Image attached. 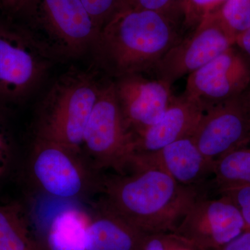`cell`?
<instances>
[{
    "mask_svg": "<svg viewBox=\"0 0 250 250\" xmlns=\"http://www.w3.org/2000/svg\"><path fill=\"white\" fill-rule=\"evenodd\" d=\"M100 191L102 205L146 235L172 232L201 197L200 188L182 185L152 167L104 177Z\"/></svg>",
    "mask_w": 250,
    "mask_h": 250,
    "instance_id": "1",
    "label": "cell"
},
{
    "mask_svg": "<svg viewBox=\"0 0 250 250\" xmlns=\"http://www.w3.org/2000/svg\"><path fill=\"white\" fill-rule=\"evenodd\" d=\"M179 18L123 6L99 33L95 45L104 68L116 79L152 72L184 37Z\"/></svg>",
    "mask_w": 250,
    "mask_h": 250,
    "instance_id": "2",
    "label": "cell"
},
{
    "mask_svg": "<svg viewBox=\"0 0 250 250\" xmlns=\"http://www.w3.org/2000/svg\"><path fill=\"white\" fill-rule=\"evenodd\" d=\"M102 85L84 72L70 71L59 78L41 106L36 138L82 152L85 126Z\"/></svg>",
    "mask_w": 250,
    "mask_h": 250,
    "instance_id": "3",
    "label": "cell"
},
{
    "mask_svg": "<svg viewBox=\"0 0 250 250\" xmlns=\"http://www.w3.org/2000/svg\"><path fill=\"white\" fill-rule=\"evenodd\" d=\"M82 151L97 172L111 169L123 174L129 170L134 156V136L125 125L113 82L102 85L85 126Z\"/></svg>",
    "mask_w": 250,
    "mask_h": 250,
    "instance_id": "4",
    "label": "cell"
},
{
    "mask_svg": "<svg viewBox=\"0 0 250 250\" xmlns=\"http://www.w3.org/2000/svg\"><path fill=\"white\" fill-rule=\"evenodd\" d=\"M27 15L36 30L29 34L50 57L80 55L100 33L81 0H34Z\"/></svg>",
    "mask_w": 250,
    "mask_h": 250,
    "instance_id": "5",
    "label": "cell"
},
{
    "mask_svg": "<svg viewBox=\"0 0 250 250\" xmlns=\"http://www.w3.org/2000/svg\"><path fill=\"white\" fill-rule=\"evenodd\" d=\"M30 169L42 191L63 200L100 190L103 181L82 152L39 138L33 146Z\"/></svg>",
    "mask_w": 250,
    "mask_h": 250,
    "instance_id": "6",
    "label": "cell"
},
{
    "mask_svg": "<svg viewBox=\"0 0 250 250\" xmlns=\"http://www.w3.org/2000/svg\"><path fill=\"white\" fill-rule=\"evenodd\" d=\"M236 38L212 13L184 36L156 63V78L172 85L235 45Z\"/></svg>",
    "mask_w": 250,
    "mask_h": 250,
    "instance_id": "7",
    "label": "cell"
},
{
    "mask_svg": "<svg viewBox=\"0 0 250 250\" xmlns=\"http://www.w3.org/2000/svg\"><path fill=\"white\" fill-rule=\"evenodd\" d=\"M246 230L241 213L232 202L223 196L200 197L171 233L194 250H217Z\"/></svg>",
    "mask_w": 250,
    "mask_h": 250,
    "instance_id": "8",
    "label": "cell"
},
{
    "mask_svg": "<svg viewBox=\"0 0 250 250\" xmlns=\"http://www.w3.org/2000/svg\"><path fill=\"white\" fill-rule=\"evenodd\" d=\"M50 57L27 31L0 27V100L27 96L44 76Z\"/></svg>",
    "mask_w": 250,
    "mask_h": 250,
    "instance_id": "9",
    "label": "cell"
},
{
    "mask_svg": "<svg viewBox=\"0 0 250 250\" xmlns=\"http://www.w3.org/2000/svg\"><path fill=\"white\" fill-rule=\"evenodd\" d=\"M250 86V60L236 45L188 76L184 95L204 112L238 98Z\"/></svg>",
    "mask_w": 250,
    "mask_h": 250,
    "instance_id": "10",
    "label": "cell"
},
{
    "mask_svg": "<svg viewBox=\"0 0 250 250\" xmlns=\"http://www.w3.org/2000/svg\"><path fill=\"white\" fill-rule=\"evenodd\" d=\"M192 138L213 163L250 143V113L241 95L206 111Z\"/></svg>",
    "mask_w": 250,
    "mask_h": 250,
    "instance_id": "11",
    "label": "cell"
},
{
    "mask_svg": "<svg viewBox=\"0 0 250 250\" xmlns=\"http://www.w3.org/2000/svg\"><path fill=\"white\" fill-rule=\"evenodd\" d=\"M113 83L125 125L133 134L159 121L174 96L172 85L143 74L120 77Z\"/></svg>",
    "mask_w": 250,
    "mask_h": 250,
    "instance_id": "12",
    "label": "cell"
},
{
    "mask_svg": "<svg viewBox=\"0 0 250 250\" xmlns=\"http://www.w3.org/2000/svg\"><path fill=\"white\" fill-rule=\"evenodd\" d=\"M213 164L202 154L192 136H188L170 143L157 152L135 157L130 169L155 167L182 185L199 188L213 176Z\"/></svg>",
    "mask_w": 250,
    "mask_h": 250,
    "instance_id": "13",
    "label": "cell"
},
{
    "mask_svg": "<svg viewBox=\"0 0 250 250\" xmlns=\"http://www.w3.org/2000/svg\"><path fill=\"white\" fill-rule=\"evenodd\" d=\"M204 113L198 104L184 94L174 96L159 121L134 134L133 159L157 152L170 143L192 136Z\"/></svg>",
    "mask_w": 250,
    "mask_h": 250,
    "instance_id": "14",
    "label": "cell"
},
{
    "mask_svg": "<svg viewBox=\"0 0 250 250\" xmlns=\"http://www.w3.org/2000/svg\"><path fill=\"white\" fill-rule=\"evenodd\" d=\"M146 236L100 204L88 225L86 250H141Z\"/></svg>",
    "mask_w": 250,
    "mask_h": 250,
    "instance_id": "15",
    "label": "cell"
},
{
    "mask_svg": "<svg viewBox=\"0 0 250 250\" xmlns=\"http://www.w3.org/2000/svg\"><path fill=\"white\" fill-rule=\"evenodd\" d=\"M91 220L84 210L68 207L54 215L46 233V250H86Z\"/></svg>",
    "mask_w": 250,
    "mask_h": 250,
    "instance_id": "16",
    "label": "cell"
},
{
    "mask_svg": "<svg viewBox=\"0 0 250 250\" xmlns=\"http://www.w3.org/2000/svg\"><path fill=\"white\" fill-rule=\"evenodd\" d=\"M0 250H45L33 238L19 206H0Z\"/></svg>",
    "mask_w": 250,
    "mask_h": 250,
    "instance_id": "17",
    "label": "cell"
},
{
    "mask_svg": "<svg viewBox=\"0 0 250 250\" xmlns=\"http://www.w3.org/2000/svg\"><path fill=\"white\" fill-rule=\"evenodd\" d=\"M217 190L250 185V143L224 154L213 164Z\"/></svg>",
    "mask_w": 250,
    "mask_h": 250,
    "instance_id": "18",
    "label": "cell"
},
{
    "mask_svg": "<svg viewBox=\"0 0 250 250\" xmlns=\"http://www.w3.org/2000/svg\"><path fill=\"white\" fill-rule=\"evenodd\" d=\"M213 13L235 38L250 27V0H225Z\"/></svg>",
    "mask_w": 250,
    "mask_h": 250,
    "instance_id": "19",
    "label": "cell"
},
{
    "mask_svg": "<svg viewBox=\"0 0 250 250\" xmlns=\"http://www.w3.org/2000/svg\"><path fill=\"white\" fill-rule=\"evenodd\" d=\"M225 0H181L180 16L184 30L188 32L208 15L214 12Z\"/></svg>",
    "mask_w": 250,
    "mask_h": 250,
    "instance_id": "20",
    "label": "cell"
},
{
    "mask_svg": "<svg viewBox=\"0 0 250 250\" xmlns=\"http://www.w3.org/2000/svg\"><path fill=\"white\" fill-rule=\"evenodd\" d=\"M99 31L123 7V0H81Z\"/></svg>",
    "mask_w": 250,
    "mask_h": 250,
    "instance_id": "21",
    "label": "cell"
},
{
    "mask_svg": "<svg viewBox=\"0 0 250 250\" xmlns=\"http://www.w3.org/2000/svg\"><path fill=\"white\" fill-rule=\"evenodd\" d=\"M223 196L232 202L239 210L246 229L250 230V185L240 186L218 190Z\"/></svg>",
    "mask_w": 250,
    "mask_h": 250,
    "instance_id": "22",
    "label": "cell"
},
{
    "mask_svg": "<svg viewBox=\"0 0 250 250\" xmlns=\"http://www.w3.org/2000/svg\"><path fill=\"white\" fill-rule=\"evenodd\" d=\"M181 0H123V6L134 9L147 10L163 13L179 18Z\"/></svg>",
    "mask_w": 250,
    "mask_h": 250,
    "instance_id": "23",
    "label": "cell"
},
{
    "mask_svg": "<svg viewBox=\"0 0 250 250\" xmlns=\"http://www.w3.org/2000/svg\"><path fill=\"white\" fill-rule=\"evenodd\" d=\"M34 0H0V3L8 11L14 14L29 12Z\"/></svg>",
    "mask_w": 250,
    "mask_h": 250,
    "instance_id": "24",
    "label": "cell"
},
{
    "mask_svg": "<svg viewBox=\"0 0 250 250\" xmlns=\"http://www.w3.org/2000/svg\"><path fill=\"white\" fill-rule=\"evenodd\" d=\"M217 250H250V230L246 229L232 241Z\"/></svg>",
    "mask_w": 250,
    "mask_h": 250,
    "instance_id": "25",
    "label": "cell"
},
{
    "mask_svg": "<svg viewBox=\"0 0 250 250\" xmlns=\"http://www.w3.org/2000/svg\"><path fill=\"white\" fill-rule=\"evenodd\" d=\"M235 45L241 49L250 60V27L240 35L236 36Z\"/></svg>",
    "mask_w": 250,
    "mask_h": 250,
    "instance_id": "26",
    "label": "cell"
},
{
    "mask_svg": "<svg viewBox=\"0 0 250 250\" xmlns=\"http://www.w3.org/2000/svg\"><path fill=\"white\" fill-rule=\"evenodd\" d=\"M9 152V146L4 134L0 129V173L4 170L5 159Z\"/></svg>",
    "mask_w": 250,
    "mask_h": 250,
    "instance_id": "27",
    "label": "cell"
},
{
    "mask_svg": "<svg viewBox=\"0 0 250 250\" xmlns=\"http://www.w3.org/2000/svg\"><path fill=\"white\" fill-rule=\"evenodd\" d=\"M241 97L250 113V86L249 88L241 95Z\"/></svg>",
    "mask_w": 250,
    "mask_h": 250,
    "instance_id": "28",
    "label": "cell"
},
{
    "mask_svg": "<svg viewBox=\"0 0 250 250\" xmlns=\"http://www.w3.org/2000/svg\"><path fill=\"white\" fill-rule=\"evenodd\" d=\"M172 250H194L190 248V247L187 246V245L184 244V243H182V241L179 243L178 245H177Z\"/></svg>",
    "mask_w": 250,
    "mask_h": 250,
    "instance_id": "29",
    "label": "cell"
}]
</instances>
